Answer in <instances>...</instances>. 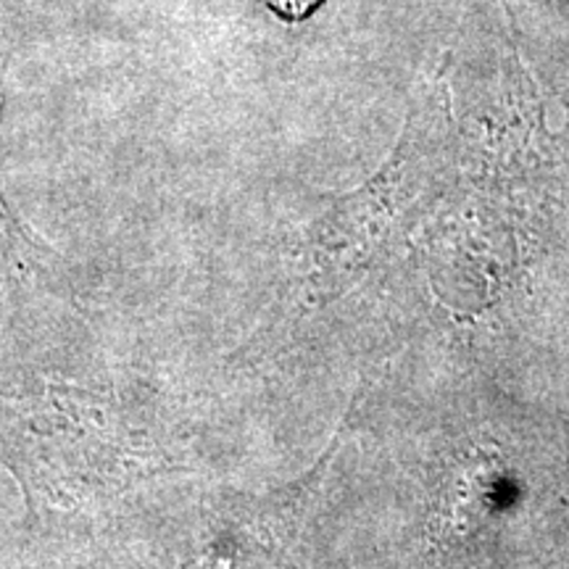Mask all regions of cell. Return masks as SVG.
Returning <instances> with one entry per match:
<instances>
[{
	"label": "cell",
	"instance_id": "cell-2",
	"mask_svg": "<svg viewBox=\"0 0 569 569\" xmlns=\"http://www.w3.org/2000/svg\"><path fill=\"white\" fill-rule=\"evenodd\" d=\"M264 3L284 21H301L309 13H315L322 6V0H264Z\"/></svg>",
	"mask_w": 569,
	"mask_h": 569
},
{
	"label": "cell",
	"instance_id": "cell-1",
	"mask_svg": "<svg viewBox=\"0 0 569 569\" xmlns=\"http://www.w3.org/2000/svg\"><path fill=\"white\" fill-rule=\"evenodd\" d=\"M0 457L30 493L74 509L177 472L161 427L140 407L59 380L0 396Z\"/></svg>",
	"mask_w": 569,
	"mask_h": 569
}]
</instances>
